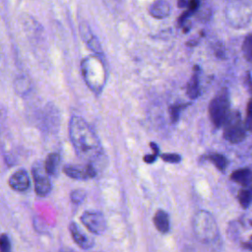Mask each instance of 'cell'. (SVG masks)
Instances as JSON below:
<instances>
[{
	"instance_id": "cell-1",
	"label": "cell",
	"mask_w": 252,
	"mask_h": 252,
	"mask_svg": "<svg viewBox=\"0 0 252 252\" xmlns=\"http://www.w3.org/2000/svg\"><path fill=\"white\" fill-rule=\"evenodd\" d=\"M69 137L77 156L94 165L102 155L101 146L96 134L82 117L73 115L70 118Z\"/></svg>"
},
{
	"instance_id": "cell-2",
	"label": "cell",
	"mask_w": 252,
	"mask_h": 252,
	"mask_svg": "<svg viewBox=\"0 0 252 252\" xmlns=\"http://www.w3.org/2000/svg\"><path fill=\"white\" fill-rule=\"evenodd\" d=\"M82 76L90 90L98 95L106 81V71L100 55H90L81 62Z\"/></svg>"
},
{
	"instance_id": "cell-3",
	"label": "cell",
	"mask_w": 252,
	"mask_h": 252,
	"mask_svg": "<svg viewBox=\"0 0 252 252\" xmlns=\"http://www.w3.org/2000/svg\"><path fill=\"white\" fill-rule=\"evenodd\" d=\"M195 236L203 243H212L219 236V228L214 217L207 211H198L192 220Z\"/></svg>"
},
{
	"instance_id": "cell-4",
	"label": "cell",
	"mask_w": 252,
	"mask_h": 252,
	"mask_svg": "<svg viewBox=\"0 0 252 252\" xmlns=\"http://www.w3.org/2000/svg\"><path fill=\"white\" fill-rule=\"evenodd\" d=\"M229 113V95L226 89H222L216 94L209 104V116L216 128L223 125Z\"/></svg>"
},
{
	"instance_id": "cell-5",
	"label": "cell",
	"mask_w": 252,
	"mask_h": 252,
	"mask_svg": "<svg viewBox=\"0 0 252 252\" xmlns=\"http://www.w3.org/2000/svg\"><path fill=\"white\" fill-rule=\"evenodd\" d=\"M223 138L231 144H239L246 138V128L239 111H229L223 123Z\"/></svg>"
},
{
	"instance_id": "cell-6",
	"label": "cell",
	"mask_w": 252,
	"mask_h": 252,
	"mask_svg": "<svg viewBox=\"0 0 252 252\" xmlns=\"http://www.w3.org/2000/svg\"><path fill=\"white\" fill-rule=\"evenodd\" d=\"M226 19L234 28H242L249 24L251 19V8L249 4L241 1H234L229 3L226 8Z\"/></svg>"
},
{
	"instance_id": "cell-7",
	"label": "cell",
	"mask_w": 252,
	"mask_h": 252,
	"mask_svg": "<svg viewBox=\"0 0 252 252\" xmlns=\"http://www.w3.org/2000/svg\"><path fill=\"white\" fill-rule=\"evenodd\" d=\"M82 223L94 234H102L106 229V220L98 211H86L80 218Z\"/></svg>"
},
{
	"instance_id": "cell-8",
	"label": "cell",
	"mask_w": 252,
	"mask_h": 252,
	"mask_svg": "<svg viewBox=\"0 0 252 252\" xmlns=\"http://www.w3.org/2000/svg\"><path fill=\"white\" fill-rule=\"evenodd\" d=\"M32 178L34 182V191L40 196H46L51 190V182L49 179V175L46 173L44 166L40 162H36L33 164L32 168Z\"/></svg>"
},
{
	"instance_id": "cell-9",
	"label": "cell",
	"mask_w": 252,
	"mask_h": 252,
	"mask_svg": "<svg viewBox=\"0 0 252 252\" xmlns=\"http://www.w3.org/2000/svg\"><path fill=\"white\" fill-rule=\"evenodd\" d=\"M63 171L68 177L77 180H87L96 175V168L91 162H88L86 165L66 164L63 167Z\"/></svg>"
},
{
	"instance_id": "cell-10",
	"label": "cell",
	"mask_w": 252,
	"mask_h": 252,
	"mask_svg": "<svg viewBox=\"0 0 252 252\" xmlns=\"http://www.w3.org/2000/svg\"><path fill=\"white\" fill-rule=\"evenodd\" d=\"M69 231L72 235L74 242L81 249L87 250V249H91L94 246V239L91 236H89L76 222L72 221L69 224Z\"/></svg>"
},
{
	"instance_id": "cell-11",
	"label": "cell",
	"mask_w": 252,
	"mask_h": 252,
	"mask_svg": "<svg viewBox=\"0 0 252 252\" xmlns=\"http://www.w3.org/2000/svg\"><path fill=\"white\" fill-rule=\"evenodd\" d=\"M79 31L83 40L86 42L88 47L96 55H102V49L97 37L93 33L89 25L85 22L79 25Z\"/></svg>"
},
{
	"instance_id": "cell-12",
	"label": "cell",
	"mask_w": 252,
	"mask_h": 252,
	"mask_svg": "<svg viewBox=\"0 0 252 252\" xmlns=\"http://www.w3.org/2000/svg\"><path fill=\"white\" fill-rule=\"evenodd\" d=\"M9 185L12 189L19 192L28 190L31 185L28 172L25 169H18L15 171L9 178Z\"/></svg>"
},
{
	"instance_id": "cell-13",
	"label": "cell",
	"mask_w": 252,
	"mask_h": 252,
	"mask_svg": "<svg viewBox=\"0 0 252 252\" xmlns=\"http://www.w3.org/2000/svg\"><path fill=\"white\" fill-rule=\"evenodd\" d=\"M200 67L195 65L193 67V74L191 76V79L187 83L186 87V93L187 95L191 99H196L200 95Z\"/></svg>"
},
{
	"instance_id": "cell-14",
	"label": "cell",
	"mask_w": 252,
	"mask_h": 252,
	"mask_svg": "<svg viewBox=\"0 0 252 252\" xmlns=\"http://www.w3.org/2000/svg\"><path fill=\"white\" fill-rule=\"evenodd\" d=\"M149 12L156 19H164L170 14V5L167 0H155Z\"/></svg>"
},
{
	"instance_id": "cell-15",
	"label": "cell",
	"mask_w": 252,
	"mask_h": 252,
	"mask_svg": "<svg viewBox=\"0 0 252 252\" xmlns=\"http://www.w3.org/2000/svg\"><path fill=\"white\" fill-rule=\"evenodd\" d=\"M154 224L159 232L166 233L169 230L170 226L168 214L163 210H158L154 217Z\"/></svg>"
},
{
	"instance_id": "cell-16",
	"label": "cell",
	"mask_w": 252,
	"mask_h": 252,
	"mask_svg": "<svg viewBox=\"0 0 252 252\" xmlns=\"http://www.w3.org/2000/svg\"><path fill=\"white\" fill-rule=\"evenodd\" d=\"M230 179L239 183L243 187H250V184H251V170L248 167L233 170L230 174Z\"/></svg>"
},
{
	"instance_id": "cell-17",
	"label": "cell",
	"mask_w": 252,
	"mask_h": 252,
	"mask_svg": "<svg viewBox=\"0 0 252 252\" xmlns=\"http://www.w3.org/2000/svg\"><path fill=\"white\" fill-rule=\"evenodd\" d=\"M60 164V156L57 153H51L44 161V169L48 175H55Z\"/></svg>"
},
{
	"instance_id": "cell-18",
	"label": "cell",
	"mask_w": 252,
	"mask_h": 252,
	"mask_svg": "<svg viewBox=\"0 0 252 252\" xmlns=\"http://www.w3.org/2000/svg\"><path fill=\"white\" fill-rule=\"evenodd\" d=\"M204 158L211 161L212 163H214V165L220 171H224L227 166V163H228V160L226 159V158L223 155L218 154V153H213V154L207 155L204 157Z\"/></svg>"
},
{
	"instance_id": "cell-19",
	"label": "cell",
	"mask_w": 252,
	"mask_h": 252,
	"mask_svg": "<svg viewBox=\"0 0 252 252\" xmlns=\"http://www.w3.org/2000/svg\"><path fill=\"white\" fill-rule=\"evenodd\" d=\"M237 198H238L239 204L241 205V207L243 209L249 208V206L251 204V198H252L251 190L249 189V187H244L243 189L239 190Z\"/></svg>"
},
{
	"instance_id": "cell-20",
	"label": "cell",
	"mask_w": 252,
	"mask_h": 252,
	"mask_svg": "<svg viewBox=\"0 0 252 252\" xmlns=\"http://www.w3.org/2000/svg\"><path fill=\"white\" fill-rule=\"evenodd\" d=\"M242 52H243L246 60L248 62H250L251 58H252V36L250 33L245 37V39L243 41Z\"/></svg>"
},
{
	"instance_id": "cell-21",
	"label": "cell",
	"mask_w": 252,
	"mask_h": 252,
	"mask_svg": "<svg viewBox=\"0 0 252 252\" xmlns=\"http://www.w3.org/2000/svg\"><path fill=\"white\" fill-rule=\"evenodd\" d=\"M188 104H171L169 106V116H170V120L172 123H175L179 120V116H180V112L181 110L186 107Z\"/></svg>"
},
{
	"instance_id": "cell-22",
	"label": "cell",
	"mask_w": 252,
	"mask_h": 252,
	"mask_svg": "<svg viewBox=\"0 0 252 252\" xmlns=\"http://www.w3.org/2000/svg\"><path fill=\"white\" fill-rule=\"evenodd\" d=\"M150 147L153 149L154 151V154L152 155H146L144 157V161L147 162V163H154L156 161V159L158 158V154H159V149H158V146L156 144V143H150Z\"/></svg>"
},
{
	"instance_id": "cell-23",
	"label": "cell",
	"mask_w": 252,
	"mask_h": 252,
	"mask_svg": "<svg viewBox=\"0 0 252 252\" xmlns=\"http://www.w3.org/2000/svg\"><path fill=\"white\" fill-rule=\"evenodd\" d=\"M86 198V192L83 189L73 190L70 194V199L74 204H81Z\"/></svg>"
},
{
	"instance_id": "cell-24",
	"label": "cell",
	"mask_w": 252,
	"mask_h": 252,
	"mask_svg": "<svg viewBox=\"0 0 252 252\" xmlns=\"http://www.w3.org/2000/svg\"><path fill=\"white\" fill-rule=\"evenodd\" d=\"M160 158L163 161H166L168 163H178L181 161V156H179L178 154H174V153L162 154L160 156Z\"/></svg>"
},
{
	"instance_id": "cell-25",
	"label": "cell",
	"mask_w": 252,
	"mask_h": 252,
	"mask_svg": "<svg viewBox=\"0 0 252 252\" xmlns=\"http://www.w3.org/2000/svg\"><path fill=\"white\" fill-rule=\"evenodd\" d=\"M11 250V241L7 234L0 235V252H9Z\"/></svg>"
},
{
	"instance_id": "cell-26",
	"label": "cell",
	"mask_w": 252,
	"mask_h": 252,
	"mask_svg": "<svg viewBox=\"0 0 252 252\" xmlns=\"http://www.w3.org/2000/svg\"><path fill=\"white\" fill-rule=\"evenodd\" d=\"M27 87H29V83L28 80H26L25 78H21L17 80V83L15 84V88L17 89L18 93H23L27 91Z\"/></svg>"
},
{
	"instance_id": "cell-27",
	"label": "cell",
	"mask_w": 252,
	"mask_h": 252,
	"mask_svg": "<svg viewBox=\"0 0 252 252\" xmlns=\"http://www.w3.org/2000/svg\"><path fill=\"white\" fill-rule=\"evenodd\" d=\"M244 126L247 131L251 130V100L248 101L247 104V111H246V118L244 119Z\"/></svg>"
},
{
	"instance_id": "cell-28",
	"label": "cell",
	"mask_w": 252,
	"mask_h": 252,
	"mask_svg": "<svg viewBox=\"0 0 252 252\" xmlns=\"http://www.w3.org/2000/svg\"><path fill=\"white\" fill-rule=\"evenodd\" d=\"M187 6H188V11L192 14L194 13L195 11H197V9L199 8L200 6V0H189L187 2Z\"/></svg>"
}]
</instances>
